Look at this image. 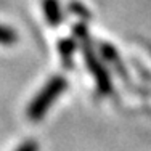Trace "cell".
<instances>
[{
	"mask_svg": "<svg viewBox=\"0 0 151 151\" xmlns=\"http://www.w3.org/2000/svg\"><path fill=\"white\" fill-rule=\"evenodd\" d=\"M42 10L50 26L56 27L63 23V12H61L58 0H42Z\"/></svg>",
	"mask_w": 151,
	"mask_h": 151,
	"instance_id": "4",
	"label": "cell"
},
{
	"mask_svg": "<svg viewBox=\"0 0 151 151\" xmlns=\"http://www.w3.org/2000/svg\"><path fill=\"white\" fill-rule=\"evenodd\" d=\"M146 48H148V52H151V44H148V45H146Z\"/></svg>",
	"mask_w": 151,
	"mask_h": 151,
	"instance_id": "9",
	"label": "cell"
},
{
	"mask_svg": "<svg viewBox=\"0 0 151 151\" xmlns=\"http://www.w3.org/2000/svg\"><path fill=\"white\" fill-rule=\"evenodd\" d=\"M69 12L76 13V15H79L82 18V19H88L90 18V13H88V10L85 8L84 5H81L79 2H71L69 3Z\"/></svg>",
	"mask_w": 151,
	"mask_h": 151,
	"instance_id": "7",
	"label": "cell"
},
{
	"mask_svg": "<svg viewBox=\"0 0 151 151\" xmlns=\"http://www.w3.org/2000/svg\"><path fill=\"white\" fill-rule=\"evenodd\" d=\"M68 88V81L63 76H53L42 87V90L34 96V100L27 106V117L31 121H40L50 109V106L56 101V98Z\"/></svg>",
	"mask_w": 151,
	"mask_h": 151,
	"instance_id": "2",
	"label": "cell"
},
{
	"mask_svg": "<svg viewBox=\"0 0 151 151\" xmlns=\"http://www.w3.org/2000/svg\"><path fill=\"white\" fill-rule=\"evenodd\" d=\"M58 52H60L61 60H63L64 68L73 66V56H74V52H76V42L73 39H63V40H60Z\"/></svg>",
	"mask_w": 151,
	"mask_h": 151,
	"instance_id": "5",
	"label": "cell"
},
{
	"mask_svg": "<svg viewBox=\"0 0 151 151\" xmlns=\"http://www.w3.org/2000/svg\"><path fill=\"white\" fill-rule=\"evenodd\" d=\"M18 42V34L13 27L0 24V44L2 45H13Z\"/></svg>",
	"mask_w": 151,
	"mask_h": 151,
	"instance_id": "6",
	"label": "cell"
},
{
	"mask_svg": "<svg viewBox=\"0 0 151 151\" xmlns=\"http://www.w3.org/2000/svg\"><path fill=\"white\" fill-rule=\"evenodd\" d=\"M15 151H39V145L37 142H34V140H27V142H24L23 145H19Z\"/></svg>",
	"mask_w": 151,
	"mask_h": 151,
	"instance_id": "8",
	"label": "cell"
},
{
	"mask_svg": "<svg viewBox=\"0 0 151 151\" xmlns=\"http://www.w3.org/2000/svg\"><path fill=\"white\" fill-rule=\"evenodd\" d=\"M100 52H101V56H103V58H105L108 63H109L111 66L116 69V73L119 74L122 79H125V81H127V79H129L127 69H125V66L122 64V60L119 58V53H117V50L114 48L113 45H109V44H100Z\"/></svg>",
	"mask_w": 151,
	"mask_h": 151,
	"instance_id": "3",
	"label": "cell"
},
{
	"mask_svg": "<svg viewBox=\"0 0 151 151\" xmlns=\"http://www.w3.org/2000/svg\"><path fill=\"white\" fill-rule=\"evenodd\" d=\"M74 35L79 40V47L82 50V55H84L85 64H87L90 74L93 76L96 82V88L101 95H108V93L113 92V82L111 77L108 74V71L105 69L103 63L100 61V58L96 56V52L92 45L90 35H88V29L84 23H77L74 26Z\"/></svg>",
	"mask_w": 151,
	"mask_h": 151,
	"instance_id": "1",
	"label": "cell"
}]
</instances>
